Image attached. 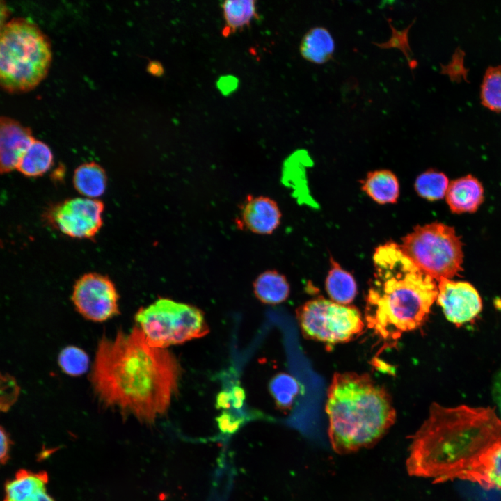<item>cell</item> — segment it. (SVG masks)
Instances as JSON below:
<instances>
[{
	"label": "cell",
	"instance_id": "cell-1",
	"mask_svg": "<svg viewBox=\"0 0 501 501\" xmlns=\"http://www.w3.org/2000/svg\"><path fill=\"white\" fill-rule=\"evenodd\" d=\"M411 438L409 475L434 484L466 480L490 490L488 475L501 448V419L494 409L433 403Z\"/></svg>",
	"mask_w": 501,
	"mask_h": 501
},
{
	"label": "cell",
	"instance_id": "cell-2",
	"mask_svg": "<svg viewBox=\"0 0 501 501\" xmlns=\"http://www.w3.org/2000/svg\"><path fill=\"white\" fill-rule=\"evenodd\" d=\"M180 375L173 353L150 344L135 326L129 333L120 330L100 339L90 381L105 406L152 423L167 411Z\"/></svg>",
	"mask_w": 501,
	"mask_h": 501
},
{
	"label": "cell",
	"instance_id": "cell-3",
	"mask_svg": "<svg viewBox=\"0 0 501 501\" xmlns=\"http://www.w3.org/2000/svg\"><path fill=\"white\" fill-rule=\"evenodd\" d=\"M374 271L368 289L365 319L384 345H395L402 334L426 321L438 289L395 243L379 246L373 255Z\"/></svg>",
	"mask_w": 501,
	"mask_h": 501
},
{
	"label": "cell",
	"instance_id": "cell-4",
	"mask_svg": "<svg viewBox=\"0 0 501 501\" xmlns=\"http://www.w3.org/2000/svg\"><path fill=\"white\" fill-rule=\"evenodd\" d=\"M326 412L333 450L350 454L374 445L393 425L396 411L383 386L367 374L335 373Z\"/></svg>",
	"mask_w": 501,
	"mask_h": 501
},
{
	"label": "cell",
	"instance_id": "cell-5",
	"mask_svg": "<svg viewBox=\"0 0 501 501\" xmlns=\"http://www.w3.org/2000/svg\"><path fill=\"white\" fill-rule=\"evenodd\" d=\"M51 59L49 41L34 23L19 17L1 26L0 84L5 90L35 88L47 74Z\"/></svg>",
	"mask_w": 501,
	"mask_h": 501
},
{
	"label": "cell",
	"instance_id": "cell-6",
	"mask_svg": "<svg viewBox=\"0 0 501 501\" xmlns=\"http://www.w3.org/2000/svg\"><path fill=\"white\" fill-rule=\"evenodd\" d=\"M135 320L148 343L158 348L200 338L209 331L200 309L167 298L140 308Z\"/></svg>",
	"mask_w": 501,
	"mask_h": 501
},
{
	"label": "cell",
	"instance_id": "cell-7",
	"mask_svg": "<svg viewBox=\"0 0 501 501\" xmlns=\"http://www.w3.org/2000/svg\"><path fill=\"white\" fill-rule=\"evenodd\" d=\"M403 252L434 279L454 277L461 271L462 244L453 228L440 223L418 226L400 246Z\"/></svg>",
	"mask_w": 501,
	"mask_h": 501
},
{
	"label": "cell",
	"instance_id": "cell-8",
	"mask_svg": "<svg viewBox=\"0 0 501 501\" xmlns=\"http://www.w3.org/2000/svg\"><path fill=\"white\" fill-rule=\"evenodd\" d=\"M296 317L305 337L328 345L350 341L364 328L360 312L356 308L321 297L299 307Z\"/></svg>",
	"mask_w": 501,
	"mask_h": 501
},
{
	"label": "cell",
	"instance_id": "cell-9",
	"mask_svg": "<svg viewBox=\"0 0 501 501\" xmlns=\"http://www.w3.org/2000/svg\"><path fill=\"white\" fill-rule=\"evenodd\" d=\"M72 299L78 312L93 321H104L119 313L116 289L113 282L102 274L82 276L74 286Z\"/></svg>",
	"mask_w": 501,
	"mask_h": 501
},
{
	"label": "cell",
	"instance_id": "cell-10",
	"mask_svg": "<svg viewBox=\"0 0 501 501\" xmlns=\"http://www.w3.org/2000/svg\"><path fill=\"white\" fill-rule=\"evenodd\" d=\"M104 204L97 199L66 200L50 212L49 219L63 234L76 239L93 238L102 225Z\"/></svg>",
	"mask_w": 501,
	"mask_h": 501
},
{
	"label": "cell",
	"instance_id": "cell-11",
	"mask_svg": "<svg viewBox=\"0 0 501 501\" xmlns=\"http://www.w3.org/2000/svg\"><path fill=\"white\" fill-rule=\"evenodd\" d=\"M438 289L436 301L446 319L456 326L470 321L482 310L481 297L468 282L442 278Z\"/></svg>",
	"mask_w": 501,
	"mask_h": 501
},
{
	"label": "cell",
	"instance_id": "cell-12",
	"mask_svg": "<svg viewBox=\"0 0 501 501\" xmlns=\"http://www.w3.org/2000/svg\"><path fill=\"white\" fill-rule=\"evenodd\" d=\"M281 213L271 198L248 195L239 205L235 224L241 230L255 234H271L279 225Z\"/></svg>",
	"mask_w": 501,
	"mask_h": 501
},
{
	"label": "cell",
	"instance_id": "cell-13",
	"mask_svg": "<svg viewBox=\"0 0 501 501\" xmlns=\"http://www.w3.org/2000/svg\"><path fill=\"white\" fill-rule=\"evenodd\" d=\"M35 138L29 127L5 116L0 119V167L1 173L16 169Z\"/></svg>",
	"mask_w": 501,
	"mask_h": 501
},
{
	"label": "cell",
	"instance_id": "cell-14",
	"mask_svg": "<svg viewBox=\"0 0 501 501\" xmlns=\"http://www.w3.org/2000/svg\"><path fill=\"white\" fill-rule=\"evenodd\" d=\"M49 477L46 472H33L19 470L4 486L3 501H43L48 495L46 486Z\"/></svg>",
	"mask_w": 501,
	"mask_h": 501
},
{
	"label": "cell",
	"instance_id": "cell-15",
	"mask_svg": "<svg viewBox=\"0 0 501 501\" xmlns=\"http://www.w3.org/2000/svg\"><path fill=\"white\" fill-rule=\"evenodd\" d=\"M446 200L453 212H475L484 200L483 187L471 175L461 177L452 181L449 185Z\"/></svg>",
	"mask_w": 501,
	"mask_h": 501
},
{
	"label": "cell",
	"instance_id": "cell-16",
	"mask_svg": "<svg viewBox=\"0 0 501 501\" xmlns=\"http://www.w3.org/2000/svg\"><path fill=\"white\" fill-rule=\"evenodd\" d=\"M299 50L301 56L306 61L321 65L333 58L335 42L327 29L316 26L310 29L303 35Z\"/></svg>",
	"mask_w": 501,
	"mask_h": 501
},
{
	"label": "cell",
	"instance_id": "cell-17",
	"mask_svg": "<svg viewBox=\"0 0 501 501\" xmlns=\"http://www.w3.org/2000/svg\"><path fill=\"white\" fill-rule=\"evenodd\" d=\"M362 189L379 204L395 203L399 194L398 180L388 170L369 173L363 181Z\"/></svg>",
	"mask_w": 501,
	"mask_h": 501
},
{
	"label": "cell",
	"instance_id": "cell-18",
	"mask_svg": "<svg viewBox=\"0 0 501 501\" xmlns=\"http://www.w3.org/2000/svg\"><path fill=\"white\" fill-rule=\"evenodd\" d=\"M253 291L262 303L276 305L287 299L289 286L283 274L274 270H268L260 273L255 280Z\"/></svg>",
	"mask_w": 501,
	"mask_h": 501
},
{
	"label": "cell",
	"instance_id": "cell-19",
	"mask_svg": "<svg viewBox=\"0 0 501 501\" xmlns=\"http://www.w3.org/2000/svg\"><path fill=\"white\" fill-rule=\"evenodd\" d=\"M106 182L104 170L95 162L83 164L74 170V186L84 198L95 199L103 195Z\"/></svg>",
	"mask_w": 501,
	"mask_h": 501
},
{
	"label": "cell",
	"instance_id": "cell-20",
	"mask_svg": "<svg viewBox=\"0 0 501 501\" xmlns=\"http://www.w3.org/2000/svg\"><path fill=\"white\" fill-rule=\"evenodd\" d=\"M256 2L253 0H227L222 3L225 26L222 31L224 37L248 26L257 17Z\"/></svg>",
	"mask_w": 501,
	"mask_h": 501
},
{
	"label": "cell",
	"instance_id": "cell-21",
	"mask_svg": "<svg viewBox=\"0 0 501 501\" xmlns=\"http://www.w3.org/2000/svg\"><path fill=\"white\" fill-rule=\"evenodd\" d=\"M331 267L326 280V291L331 299L337 303L347 305L355 298L357 287L351 273L331 259Z\"/></svg>",
	"mask_w": 501,
	"mask_h": 501
},
{
	"label": "cell",
	"instance_id": "cell-22",
	"mask_svg": "<svg viewBox=\"0 0 501 501\" xmlns=\"http://www.w3.org/2000/svg\"><path fill=\"white\" fill-rule=\"evenodd\" d=\"M53 164V154L49 146L34 139L19 161L16 169L29 177H36L47 173Z\"/></svg>",
	"mask_w": 501,
	"mask_h": 501
},
{
	"label": "cell",
	"instance_id": "cell-23",
	"mask_svg": "<svg viewBox=\"0 0 501 501\" xmlns=\"http://www.w3.org/2000/svg\"><path fill=\"white\" fill-rule=\"evenodd\" d=\"M269 389L276 404L280 409H289L301 392V385L295 378L286 373L275 375L269 383Z\"/></svg>",
	"mask_w": 501,
	"mask_h": 501
},
{
	"label": "cell",
	"instance_id": "cell-24",
	"mask_svg": "<svg viewBox=\"0 0 501 501\" xmlns=\"http://www.w3.org/2000/svg\"><path fill=\"white\" fill-rule=\"evenodd\" d=\"M480 97L485 107L501 113V65L486 70L481 85Z\"/></svg>",
	"mask_w": 501,
	"mask_h": 501
},
{
	"label": "cell",
	"instance_id": "cell-25",
	"mask_svg": "<svg viewBox=\"0 0 501 501\" xmlns=\"http://www.w3.org/2000/svg\"><path fill=\"white\" fill-rule=\"evenodd\" d=\"M449 186L447 177L441 173L427 171L417 178L415 184L418 193L429 200L442 198Z\"/></svg>",
	"mask_w": 501,
	"mask_h": 501
},
{
	"label": "cell",
	"instance_id": "cell-26",
	"mask_svg": "<svg viewBox=\"0 0 501 501\" xmlns=\"http://www.w3.org/2000/svg\"><path fill=\"white\" fill-rule=\"evenodd\" d=\"M58 361L65 373L74 376L85 373L89 365V358L86 353L74 346L65 347L60 352Z\"/></svg>",
	"mask_w": 501,
	"mask_h": 501
},
{
	"label": "cell",
	"instance_id": "cell-27",
	"mask_svg": "<svg viewBox=\"0 0 501 501\" xmlns=\"http://www.w3.org/2000/svg\"><path fill=\"white\" fill-rule=\"evenodd\" d=\"M387 20L392 30L391 38L385 42H374V44L381 49H399L406 56L411 68L415 67L417 65V63L415 60L412 58L411 51L409 47L408 38V31L413 24H411L407 28L404 29L402 31H398L392 26L390 19H387Z\"/></svg>",
	"mask_w": 501,
	"mask_h": 501
},
{
	"label": "cell",
	"instance_id": "cell-28",
	"mask_svg": "<svg viewBox=\"0 0 501 501\" xmlns=\"http://www.w3.org/2000/svg\"><path fill=\"white\" fill-rule=\"evenodd\" d=\"M221 431L223 433L232 434L235 432L243 422L241 419H235L234 416L227 413H222L216 419Z\"/></svg>",
	"mask_w": 501,
	"mask_h": 501
},
{
	"label": "cell",
	"instance_id": "cell-29",
	"mask_svg": "<svg viewBox=\"0 0 501 501\" xmlns=\"http://www.w3.org/2000/svg\"><path fill=\"white\" fill-rule=\"evenodd\" d=\"M490 490L501 489V448L496 453L488 475Z\"/></svg>",
	"mask_w": 501,
	"mask_h": 501
},
{
	"label": "cell",
	"instance_id": "cell-30",
	"mask_svg": "<svg viewBox=\"0 0 501 501\" xmlns=\"http://www.w3.org/2000/svg\"><path fill=\"white\" fill-rule=\"evenodd\" d=\"M238 86L239 79L233 75L221 76L216 82L218 90L225 96L229 95L235 91Z\"/></svg>",
	"mask_w": 501,
	"mask_h": 501
},
{
	"label": "cell",
	"instance_id": "cell-31",
	"mask_svg": "<svg viewBox=\"0 0 501 501\" xmlns=\"http://www.w3.org/2000/svg\"><path fill=\"white\" fill-rule=\"evenodd\" d=\"M1 447L0 460L1 464H6L10 458V451L12 445V440L9 434L3 427H1Z\"/></svg>",
	"mask_w": 501,
	"mask_h": 501
},
{
	"label": "cell",
	"instance_id": "cell-32",
	"mask_svg": "<svg viewBox=\"0 0 501 501\" xmlns=\"http://www.w3.org/2000/svg\"><path fill=\"white\" fill-rule=\"evenodd\" d=\"M491 395L501 416V368L495 373L491 385Z\"/></svg>",
	"mask_w": 501,
	"mask_h": 501
},
{
	"label": "cell",
	"instance_id": "cell-33",
	"mask_svg": "<svg viewBox=\"0 0 501 501\" xmlns=\"http://www.w3.org/2000/svg\"><path fill=\"white\" fill-rule=\"evenodd\" d=\"M148 70L150 73L154 76H161L164 72V67L158 61H152L148 66Z\"/></svg>",
	"mask_w": 501,
	"mask_h": 501
}]
</instances>
